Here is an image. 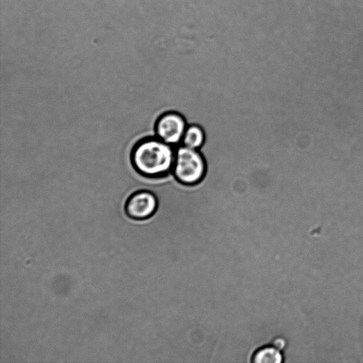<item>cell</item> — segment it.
Returning <instances> with one entry per match:
<instances>
[{
	"instance_id": "6da1fadb",
	"label": "cell",
	"mask_w": 363,
	"mask_h": 363,
	"mask_svg": "<svg viewBox=\"0 0 363 363\" xmlns=\"http://www.w3.org/2000/svg\"><path fill=\"white\" fill-rule=\"evenodd\" d=\"M175 147L156 136L146 135L132 149V165L142 177L155 178L164 176L173 169Z\"/></svg>"
},
{
	"instance_id": "7a4b0ae2",
	"label": "cell",
	"mask_w": 363,
	"mask_h": 363,
	"mask_svg": "<svg viewBox=\"0 0 363 363\" xmlns=\"http://www.w3.org/2000/svg\"><path fill=\"white\" fill-rule=\"evenodd\" d=\"M206 164L199 150L182 144L175 147V160L172 169L176 178L185 184L200 182L205 175Z\"/></svg>"
},
{
	"instance_id": "3957f363",
	"label": "cell",
	"mask_w": 363,
	"mask_h": 363,
	"mask_svg": "<svg viewBox=\"0 0 363 363\" xmlns=\"http://www.w3.org/2000/svg\"><path fill=\"white\" fill-rule=\"evenodd\" d=\"M188 123L185 118L175 111H167L157 118L155 130L156 137L172 146L182 144Z\"/></svg>"
},
{
	"instance_id": "277c9868",
	"label": "cell",
	"mask_w": 363,
	"mask_h": 363,
	"mask_svg": "<svg viewBox=\"0 0 363 363\" xmlns=\"http://www.w3.org/2000/svg\"><path fill=\"white\" fill-rule=\"evenodd\" d=\"M158 199L155 194L146 189L134 192L125 204L126 215L133 220H143L151 218L158 209Z\"/></svg>"
},
{
	"instance_id": "5b68a950",
	"label": "cell",
	"mask_w": 363,
	"mask_h": 363,
	"mask_svg": "<svg viewBox=\"0 0 363 363\" xmlns=\"http://www.w3.org/2000/svg\"><path fill=\"white\" fill-rule=\"evenodd\" d=\"M205 141V133L197 124H189L182 138V145L199 150Z\"/></svg>"
},
{
	"instance_id": "8992f818",
	"label": "cell",
	"mask_w": 363,
	"mask_h": 363,
	"mask_svg": "<svg viewBox=\"0 0 363 363\" xmlns=\"http://www.w3.org/2000/svg\"><path fill=\"white\" fill-rule=\"evenodd\" d=\"M252 362L255 363H281L283 362V355L281 351L271 345L257 350L252 355Z\"/></svg>"
},
{
	"instance_id": "52a82bcc",
	"label": "cell",
	"mask_w": 363,
	"mask_h": 363,
	"mask_svg": "<svg viewBox=\"0 0 363 363\" xmlns=\"http://www.w3.org/2000/svg\"><path fill=\"white\" fill-rule=\"evenodd\" d=\"M272 345L277 350L281 351L286 347V340L281 337H277L272 341Z\"/></svg>"
}]
</instances>
